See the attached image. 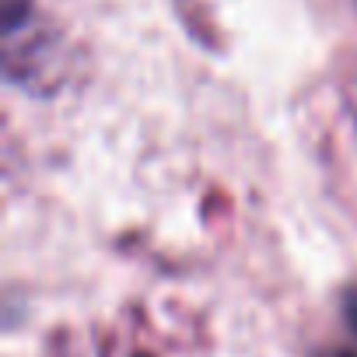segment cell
I'll use <instances>...</instances> for the list:
<instances>
[{
    "instance_id": "cell-1",
    "label": "cell",
    "mask_w": 357,
    "mask_h": 357,
    "mask_svg": "<svg viewBox=\"0 0 357 357\" xmlns=\"http://www.w3.org/2000/svg\"><path fill=\"white\" fill-rule=\"evenodd\" d=\"M350 315H354V322H357V301H354V305H350Z\"/></svg>"
},
{
    "instance_id": "cell-2",
    "label": "cell",
    "mask_w": 357,
    "mask_h": 357,
    "mask_svg": "<svg viewBox=\"0 0 357 357\" xmlns=\"http://www.w3.org/2000/svg\"><path fill=\"white\" fill-rule=\"evenodd\" d=\"M137 357H147V354H137Z\"/></svg>"
},
{
    "instance_id": "cell-3",
    "label": "cell",
    "mask_w": 357,
    "mask_h": 357,
    "mask_svg": "<svg viewBox=\"0 0 357 357\" xmlns=\"http://www.w3.org/2000/svg\"><path fill=\"white\" fill-rule=\"evenodd\" d=\"M343 357H354V354H343Z\"/></svg>"
}]
</instances>
